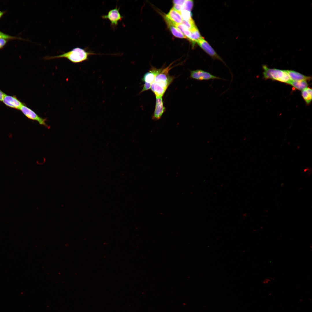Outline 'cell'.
Segmentation results:
<instances>
[{
    "mask_svg": "<svg viewBox=\"0 0 312 312\" xmlns=\"http://www.w3.org/2000/svg\"><path fill=\"white\" fill-rule=\"evenodd\" d=\"M99 54L88 51L86 49L77 47L66 52L56 56H46L43 59L45 60H50L54 59L65 58L74 63L82 62L87 60L89 56L92 55Z\"/></svg>",
    "mask_w": 312,
    "mask_h": 312,
    "instance_id": "1",
    "label": "cell"
},
{
    "mask_svg": "<svg viewBox=\"0 0 312 312\" xmlns=\"http://www.w3.org/2000/svg\"><path fill=\"white\" fill-rule=\"evenodd\" d=\"M263 68L264 77L266 79H270L289 84L291 81L285 70L270 68L265 65H263Z\"/></svg>",
    "mask_w": 312,
    "mask_h": 312,
    "instance_id": "2",
    "label": "cell"
},
{
    "mask_svg": "<svg viewBox=\"0 0 312 312\" xmlns=\"http://www.w3.org/2000/svg\"><path fill=\"white\" fill-rule=\"evenodd\" d=\"M171 65L164 68L157 69L153 81L166 90L174 79V77L170 76L168 74L169 70L171 68Z\"/></svg>",
    "mask_w": 312,
    "mask_h": 312,
    "instance_id": "3",
    "label": "cell"
},
{
    "mask_svg": "<svg viewBox=\"0 0 312 312\" xmlns=\"http://www.w3.org/2000/svg\"><path fill=\"white\" fill-rule=\"evenodd\" d=\"M20 110L28 118L37 122L40 125H43L47 129H49V126L46 123L47 119L43 118L30 108L23 104L20 108Z\"/></svg>",
    "mask_w": 312,
    "mask_h": 312,
    "instance_id": "4",
    "label": "cell"
},
{
    "mask_svg": "<svg viewBox=\"0 0 312 312\" xmlns=\"http://www.w3.org/2000/svg\"><path fill=\"white\" fill-rule=\"evenodd\" d=\"M190 78L199 81L212 79L226 80L223 78L215 76L208 72L201 69L191 71Z\"/></svg>",
    "mask_w": 312,
    "mask_h": 312,
    "instance_id": "5",
    "label": "cell"
},
{
    "mask_svg": "<svg viewBox=\"0 0 312 312\" xmlns=\"http://www.w3.org/2000/svg\"><path fill=\"white\" fill-rule=\"evenodd\" d=\"M120 8L117 6L115 8L109 10L107 15H103L101 17L103 19H108L110 22L111 26L114 28L118 25V22L121 21L123 16L119 12Z\"/></svg>",
    "mask_w": 312,
    "mask_h": 312,
    "instance_id": "6",
    "label": "cell"
},
{
    "mask_svg": "<svg viewBox=\"0 0 312 312\" xmlns=\"http://www.w3.org/2000/svg\"><path fill=\"white\" fill-rule=\"evenodd\" d=\"M196 43L213 59L219 60L225 64L221 58L217 54L213 48L203 37H202Z\"/></svg>",
    "mask_w": 312,
    "mask_h": 312,
    "instance_id": "7",
    "label": "cell"
},
{
    "mask_svg": "<svg viewBox=\"0 0 312 312\" xmlns=\"http://www.w3.org/2000/svg\"><path fill=\"white\" fill-rule=\"evenodd\" d=\"M156 98L155 109L152 117V119L154 120H159L166 111L162 97H156Z\"/></svg>",
    "mask_w": 312,
    "mask_h": 312,
    "instance_id": "8",
    "label": "cell"
},
{
    "mask_svg": "<svg viewBox=\"0 0 312 312\" xmlns=\"http://www.w3.org/2000/svg\"><path fill=\"white\" fill-rule=\"evenodd\" d=\"M3 102L6 106L15 109H20L24 104L16 97L6 94Z\"/></svg>",
    "mask_w": 312,
    "mask_h": 312,
    "instance_id": "9",
    "label": "cell"
},
{
    "mask_svg": "<svg viewBox=\"0 0 312 312\" xmlns=\"http://www.w3.org/2000/svg\"><path fill=\"white\" fill-rule=\"evenodd\" d=\"M165 17L176 24H181L183 20L179 12L173 8Z\"/></svg>",
    "mask_w": 312,
    "mask_h": 312,
    "instance_id": "10",
    "label": "cell"
},
{
    "mask_svg": "<svg viewBox=\"0 0 312 312\" xmlns=\"http://www.w3.org/2000/svg\"><path fill=\"white\" fill-rule=\"evenodd\" d=\"M285 70L286 72L288 74L291 80L292 81L309 80L311 79V77H310L305 76L294 70Z\"/></svg>",
    "mask_w": 312,
    "mask_h": 312,
    "instance_id": "11",
    "label": "cell"
},
{
    "mask_svg": "<svg viewBox=\"0 0 312 312\" xmlns=\"http://www.w3.org/2000/svg\"><path fill=\"white\" fill-rule=\"evenodd\" d=\"M165 18L171 33L175 37L181 38H186L184 35L175 26L174 23L170 21L165 16Z\"/></svg>",
    "mask_w": 312,
    "mask_h": 312,
    "instance_id": "12",
    "label": "cell"
},
{
    "mask_svg": "<svg viewBox=\"0 0 312 312\" xmlns=\"http://www.w3.org/2000/svg\"><path fill=\"white\" fill-rule=\"evenodd\" d=\"M157 70V69L152 67L148 72L144 75L142 79V81L145 83L151 84L154 81Z\"/></svg>",
    "mask_w": 312,
    "mask_h": 312,
    "instance_id": "13",
    "label": "cell"
},
{
    "mask_svg": "<svg viewBox=\"0 0 312 312\" xmlns=\"http://www.w3.org/2000/svg\"><path fill=\"white\" fill-rule=\"evenodd\" d=\"M151 88L152 91L155 95L156 97H162L166 90L154 82H153L151 84Z\"/></svg>",
    "mask_w": 312,
    "mask_h": 312,
    "instance_id": "14",
    "label": "cell"
},
{
    "mask_svg": "<svg viewBox=\"0 0 312 312\" xmlns=\"http://www.w3.org/2000/svg\"><path fill=\"white\" fill-rule=\"evenodd\" d=\"M289 84L295 88L300 90H302L307 88L308 86V83L306 80L291 81Z\"/></svg>",
    "mask_w": 312,
    "mask_h": 312,
    "instance_id": "15",
    "label": "cell"
},
{
    "mask_svg": "<svg viewBox=\"0 0 312 312\" xmlns=\"http://www.w3.org/2000/svg\"><path fill=\"white\" fill-rule=\"evenodd\" d=\"M302 95L307 104H309L312 100V89L307 88L302 91Z\"/></svg>",
    "mask_w": 312,
    "mask_h": 312,
    "instance_id": "16",
    "label": "cell"
},
{
    "mask_svg": "<svg viewBox=\"0 0 312 312\" xmlns=\"http://www.w3.org/2000/svg\"><path fill=\"white\" fill-rule=\"evenodd\" d=\"M191 35L189 40L194 43L197 42L202 37L197 28L190 31Z\"/></svg>",
    "mask_w": 312,
    "mask_h": 312,
    "instance_id": "17",
    "label": "cell"
},
{
    "mask_svg": "<svg viewBox=\"0 0 312 312\" xmlns=\"http://www.w3.org/2000/svg\"><path fill=\"white\" fill-rule=\"evenodd\" d=\"M181 24L183 25L190 31H191L197 28L193 19L189 21H186L183 20Z\"/></svg>",
    "mask_w": 312,
    "mask_h": 312,
    "instance_id": "18",
    "label": "cell"
},
{
    "mask_svg": "<svg viewBox=\"0 0 312 312\" xmlns=\"http://www.w3.org/2000/svg\"><path fill=\"white\" fill-rule=\"evenodd\" d=\"M179 12H180L183 20L189 21L192 19V14L191 12L183 10Z\"/></svg>",
    "mask_w": 312,
    "mask_h": 312,
    "instance_id": "19",
    "label": "cell"
},
{
    "mask_svg": "<svg viewBox=\"0 0 312 312\" xmlns=\"http://www.w3.org/2000/svg\"><path fill=\"white\" fill-rule=\"evenodd\" d=\"M193 5V2L192 0H185L182 6V10H185L191 12Z\"/></svg>",
    "mask_w": 312,
    "mask_h": 312,
    "instance_id": "20",
    "label": "cell"
},
{
    "mask_svg": "<svg viewBox=\"0 0 312 312\" xmlns=\"http://www.w3.org/2000/svg\"><path fill=\"white\" fill-rule=\"evenodd\" d=\"M0 38H3L8 40L14 39H23L20 37L15 36H13L8 34H6L0 31Z\"/></svg>",
    "mask_w": 312,
    "mask_h": 312,
    "instance_id": "21",
    "label": "cell"
},
{
    "mask_svg": "<svg viewBox=\"0 0 312 312\" xmlns=\"http://www.w3.org/2000/svg\"><path fill=\"white\" fill-rule=\"evenodd\" d=\"M151 84L145 83L142 89L140 92V93H142L144 91L148 90L151 88Z\"/></svg>",
    "mask_w": 312,
    "mask_h": 312,
    "instance_id": "22",
    "label": "cell"
},
{
    "mask_svg": "<svg viewBox=\"0 0 312 312\" xmlns=\"http://www.w3.org/2000/svg\"><path fill=\"white\" fill-rule=\"evenodd\" d=\"M8 40L5 39L0 38V49L3 48L4 46Z\"/></svg>",
    "mask_w": 312,
    "mask_h": 312,
    "instance_id": "23",
    "label": "cell"
},
{
    "mask_svg": "<svg viewBox=\"0 0 312 312\" xmlns=\"http://www.w3.org/2000/svg\"><path fill=\"white\" fill-rule=\"evenodd\" d=\"M184 1L185 0H174L173 1V2L174 5H178L182 6Z\"/></svg>",
    "mask_w": 312,
    "mask_h": 312,
    "instance_id": "24",
    "label": "cell"
},
{
    "mask_svg": "<svg viewBox=\"0 0 312 312\" xmlns=\"http://www.w3.org/2000/svg\"><path fill=\"white\" fill-rule=\"evenodd\" d=\"M6 94L0 90V101H2Z\"/></svg>",
    "mask_w": 312,
    "mask_h": 312,
    "instance_id": "25",
    "label": "cell"
},
{
    "mask_svg": "<svg viewBox=\"0 0 312 312\" xmlns=\"http://www.w3.org/2000/svg\"><path fill=\"white\" fill-rule=\"evenodd\" d=\"M5 12V11H2L0 10V18L3 16Z\"/></svg>",
    "mask_w": 312,
    "mask_h": 312,
    "instance_id": "26",
    "label": "cell"
},
{
    "mask_svg": "<svg viewBox=\"0 0 312 312\" xmlns=\"http://www.w3.org/2000/svg\"><path fill=\"white\" fill-rule=\"evenodd\" d=\"M270 281V279L269 278H266L264 281L263 282L264 283H268L269 281Z\"/></svg>",
    "mask_w": 312,
    "mask_h": 312,
    "instance_id": "27",
    "label": "cell"
}]
</instances>
